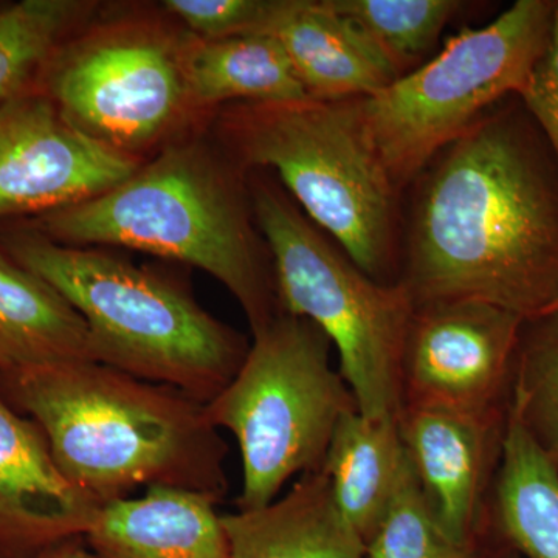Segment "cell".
Instances as JSON below:
<instances>
[{
  "label": "cell",
  "instance_id": "cell-28",
  "mask_svg": "<svg viewBox=\"0 0 558 558\" xmlns=\"http://www.w3.org/2000/svg\"><path fill=\"white\" fill-rule=\"evenodd\" d=\"M486 558H523L517 553L512 546H509L508 543L499 539L494 532V539H492L490 546H488Z\"/></svg>",
  "mask_w": 558,
  "mask_h": 558
},
{
  "label": "cell",
  "instance_id": "cell-11",
  "mask_svg": "<svg viewBox=\"0 0 558 558\" xmlns=\"http://www.w3.org/2000/svg\"><path fill=\"white\" fill-rule=\"evenodd\" d=\"M143 161L80 131L43 92H27L0 106V220L90 199Z\"/></svg>",
  "mask_w": 558,
  "mask_h": 558
},
{
  "label": "cell",
  "instance_id": "cell-5",
  "mask_svg": "<svg viewBox=\"0 0 558 558\" xmlns=\"http://www.w3.org/2000/svg\"><path fill=\"white\" fill-rule=\"evenodd\" d=\"M355 100L233 102L213 113V137L242 171H274L355 266L396 284L400 190L366 137Z\"/></svg>",
  "mask_w": 558,
  "mask_h": 558
},
{
  "label": "cell",
  "instance_id": "cell-20",
  "mask_svg": "<svg viewBox=\"0 0 558 558\" xmlns=\"http://www.w3.org/2000/svg\"><path fill=\"white\" fill-rule=\"evenodd\" d=\"M490 513L521 557L558 558V469L510 413Z\"/></svg>",
  "mask_w": 558,
  "mask_h": 558
},
{
  "label": "cell",
  "instance_id": "cell-7",
  "mask_svg": "<svg viewBox=\"0 0 558 558\" xmlns=\"http://www.w3.org/2000/svg\"><path fill=\"white\" fill-rule=\"evenodd\" d=\"M252 333L234 379L205 403L240 446L238 510L266 508L293 476L318 472L341 417L359 411L330 363L332 343L310 319L281 312Z\"/></svg>",
  "mask_w": 558,
  "mask_h": 558
},
{
  "label": "cell",
  "instance_id": "cell-4",
  "mask_svg": "<svg viewBox=\"0 0 558 558\" xmlns=\"http://www.w3.org/2000/svg\"><path fill=\"white\" fill-rule=\"evenodd\" d=\"M0 244L78 312L101 365L208 403L247 357L242 333L160 271L110 248L51 241L25 219L0 220Z\"/></svg>",
  "mask_w": 558,
  "mask_h": 558
},
{
  "label": "cell",
  "instance_id": "cell-18",
  "mask_svg": "<svg viewBox=\"0 0 558 558\" xmlns=\"http://www.w3.org/2000/svg\"><path fill=\"white\" fill-rule=\"evenodd\" d=\"M95 362L78 312L0 244V374Z\"/></svg>",
  "mask_w": 558,
  "mask_h": 558
},
{
  "label": "cell",
  "instance_id": "cell-30",
  "mask_svg": "<svg viewBox=\"0 0 558 558\" xmlns=\"http://www.w3.org/2000/svg\"><path fill=\"white\" fill-rule=\"evenodd\" d=\"M553 312H558V303H557V306L554 307ZM549 314H550V312H549Z\"/></svg>",
  "mask_w": 558,
  "mask_h": 558
},
{
  "label": "cell",
  "instance_id": "cell-1",
  "mask_svg": "<svg viewBox=\"0 0 558 558\" xmlns=\"http://www.w3.org/2000/svg\"><path fill=\"white\" fill-rule=\"evenodd\" d=\"M418 182L399 282L413 306L475 300L531 322L558 303V165L519 95Z\"/></svg>",
  "mask_w": 558,
  "mask_h": 558
},
{
  "label": "cell",
  "instance_id": "cell-25",
  "mask_svg": "<svg viewBox=\"0 0 558 558\" xmlns=\"http://www.w3.org/2000/svg\"><path fill=\"white\" fill-rule=\"evenodd\" d=\"M161 5L191 35L222 39L258 33L271 0H167Z\"/></svg>",
  "mask_w": 558,
  "mask_h": 558
},
{
  "label": "cell",
  "instance_id": "cell-27",
  "mask_svg": "<svg viewBox=\"0 0 558 558\" xmlns=\"http://www.w3.org/2000/svg\"><path fill=\"white\" fill-rule=\"evenodd\" d=\"M31 558H100L94 549L90 548L89 543L86 542L84 535L78 537H70L61 539V542L53 543L47 548L40 549L35 556Z\"/></svg>",
  "mask_w": 558,
  "mask_h": 558
},
{
  "label": "cell",
  "instance_id": "cell-16",
  "mask_svg": "<svg viewBox=\"0 0 558 558\" xmlns=\"http://www.w3.org/2000/svg\"><path fill=\"white\" fill-rule=\"evenodd\" d=\"M220 519L231 558H365V542L337 508L322 469L266 508Z\"/></svg>",
  "mask_w": 558,
  "mask_h": 558
},
{
  "label": "cell",
  "instance_id": "cell-12",
  "mask_svg": "<svg viewBox=\"0 0 558 558\" xmlns=\"http://www.w3.org/2000/svg\"><path fill=\"white\" fill-rule=\"evenodd\" d=\"M509 409L486 414L402 409L399 432L429 510L451 538L465 545L494 537L492 495Z\"/></svg>",
  "mask_w": 558,
  "mask_h": 558
},
{
  "label": "cell",
  "instance_id": "cell-9",
  "mask_svg": "<svg viewBox=\"0 0 558 558\" xmlns=\"http://www.w3.org/2000/svg\"><path fill=\"white\" fill-rule=\"evenodd\" d=\"M180 33L153 17L92 20L54 51L36 90L80 131L145 160L201 119L183 80Z\"/></svg>",
  "mask_w": 558,
  "mask_h": 558
},
{
  "label": "cell",
  "instance_id": "cell-21",
  "mask_svg": "<svg viewBox=\"0 0 558 558\" xmlns=\"http://www.w3.org/2000/svg\"><path fill=\"white\" fill-rule=\"evenodd\" d=\"M95 11L97 3L83 0L0 2V106L35 90L54 51Z\"/></svg>",
  "mask_w": 558,
  "mask_h": 558
},
{
  "label": "cell",
  "instance_id": "cell-3",
  "mask_svg": "<svg viewBox=\"0 0 558 558\" xmlns=\"http://www.w3.org/2000/svg\"><path fill=\"white\" fill-rule=\"evenodd\" d=\"M25 220L60 244L135 250L204 270L238 300L252 332L282 312L247 174L199 134L172 140L98 196Z\"/></svg>",
  "mask_w": 558,
  "mask_h": 558
},
{
  "label": "cell",
  "instance_id": "cell-17",
  "mask_svg": "<svg viewBox=\"0 0 558 558\" xmlns=\"http://www.w3.org/2000/svg\"><path fill=\"white\" fill-rule=\"evenodd\" d=\"M180 65L194 110L208 117L233 102L306 100L281 46L271 36L204 39L180 33Z\"/></svg>",
  "mask_w": 558,
  "mask_h": 558
},
{
  "label": "cell",
  "instance_id": "cell-10",
  "mask_svg": "<svg viewBox=\"0 0 558 558\" xmlns=\"http://www.w3.org/2000/svg\"><path fill=\"white\" fill-rule=\"evenodd\" d=\"M524 323L484 301L414 307L400 362L402 409L508 410Z\"/></svg>",
  "mask_w": 558,
  "mask_h": 558
},
{
  "label": "cell",
  "instance_id": "cell-8",
  "mask_svg": "<svg viewBox=\"0 0 558 558\" xmlns=\"http://www.w3.org/2000/svg\"><path fill=\"white\" fill-rule=\"evenodd\" d=\"M554 0H519L433 60L357 98L363 131L399 190L499 102L520 95L548 44Z\"/></svg>",
  "mask_w": 558,
  "mask_h": 558
},
{
  "label": "cell",
  "instance_id": "cell-2",
  "mask_svg": "<svg viewBox=\"0 0 558 558\" xmlns=\"http://www.w3.org/2000/svg\"><path fill=\"white\" fill-rule=\"evenodd\" d=\"M14 409L43 429L70 483L98 505L170 487L222 501L229 447L185 392L97 362L0 374Z\"/></svg>",
  "mask_w": 558,
  "mask_h": 558
},
{
  "label": "cell",
  "instance_id": "cell-14",
  "mask_svg": "<svg viewBox=\"0 0 558 558\" xmlns=\"http://www.w3.org/2000/svg\"><path fill=\"white\" fill-rule=\"evenodd\" d=\"M258 33L281 46L311 100L365 98L398 80L369 39L329 0H271Z\"/></svg>",
  "mask_w": 558,
  "mask_h": 558
},
{
  "label": "cell",
  "instance_id": "cell-15",
  "mask_svg": "<svg viewBox=\"0 0 558 558\" xmlns=\"http://www.w3.org/2000/svg\"><path fill=\"white\" fill-rule=\"evenodd\" d=\"M218 505L196 492L148 488L102 505L84 538L100 558H231Z\"/></svg>",
  "mask_w": 558,
  "mask_h": 558
},
{
  "label": "cell",
  "instance_id": "cell-24",
  "mask_svg": "<svg viewBox=\"0 0 558 558\" xmlns=\"http://www.w3.org/2000/svg\"><path fill=\"white\" fill-rule=\"evenodd\" d=\"M492 539L465 545L451 538L429 510L410 465L391 508L366 542L365 558H486Z\"/></svg>",
  "mask_w": 558,
  "mask_h": 558
},
{
  "label": "cell",
  "instance_id": "cell-19",
  "mask_svg": "<svg viewBox=\"0 0 558 558\" xmlns=\"http://www.w3.org/2000/svg\"><path fill=\"white\" fill-rule=\"evenodd\" d=\"M410 469L398 417L344 414L330 439L323 472L337 508L363 542L387 515Z\"/></svg>",
  "mask_w": 558,
  "mask_h": 558
},
{
  "label": "cell",
  "instance_id": "cell-13",
  "mask_svg": "<svg viewBox=\"0 0 558 558\" xmlns=\"http://www.w3.org/2000/svg\"><path fill=\"white\" fill-rule=\"evenodd\" d=\"M101 505L70 483L43 429L0 389V545L17 558L86 535Z\"/></svg>",
  "mask_w": 558,
  "mask_h": 558
},
{
  "label": "cell",
  "instance_id": "cell-6",
  "mask_svg": "<svg viewBox=\"0 0 558 558\" xmlns=\"http://www.w3.org/2000/svg\"><path fill=\"white\" fill-rule=\"evenodd\" d=\"M256 226L267 248L279 306L303 317L337 348L340 374L366 417H398L400 362L414 306L400 282L368 277L264 171H248Z\"/></svg>",
  "mask_w": 558,
  "mask_h": 558
},
{
  "label": "cell",
  "instance_id": "cell-26",
  "mask_svg": "<svg viewBox=\"0 0 558 558\" xmlns=\"http://www.w3.org/2000/svg\"><path fill=\"white\" fill-rule=\"evenodd\" d=\"M519 97L548 142L558 165V2L548 44Z\"/></svg>",
  "mask_w": 558,
  "mask_h": 558
},
{
  "label": "cell",
  "instance_id": "cell-23",
  "mask_svg": "<svg viewBox=\"0 0 558 558\" xmlns=\"http://www.w3.org/2000/svg\"><path fill=\"white\" fill-rule=\"evenodd\" d=\"M509 413L558 469V312L524 323Z\"/></svg>",
  "mask_w": 558,
  "mask_h": 558
},
{
  "label": "cell",
  "instance_id": "cell-29",
  "mask_svg": "<svg viewBox=\"0 0 558 558\" xmlns=\"http://www.w3.org/2000/svg\"><path fill=\"white\" fill-rule=\"evenodd\" d=\"M0 558H17L14 556V554H11L9 549L3 548L2 545H0Z\"/></svg>",
  "mask_w": 558,
  "mask_h": 558
},
{
  "label": "cell",
  "instance_id": "cell-22",
  "mask_svg": "<svg viewBox=\"0 0 558 558\" xmlns=\"http://www.w3.org/2000/svg\"><path fill=\"white\" fill-rule=\"evenodd\" d=\"M329 3L369 39L396 78L414 70L462 9L457 0H329Z\"/></svg>",
  "mask_w": 558,
  "mask_h": 558
}]
</instances>
